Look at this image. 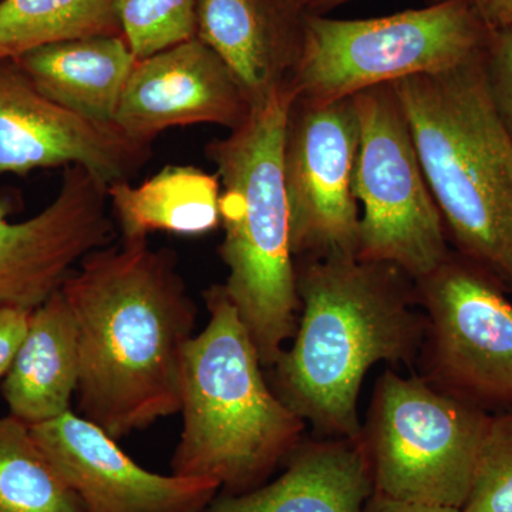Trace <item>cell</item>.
Masks as SVG:
<instances>
[{"label":"cell","instance_id":"cell-27","mask_svg":"<svg viewBox=\"0 0 512 512\" xmlns=\"http://www.w3.org/2000/svg\"><path fill=\"white\" fill-rule=\"evenodd\" d=\"M485 25L493 30H512V0H471Z\"/></svg>","mask_w":512,"mask_h":512},{"label":"cell","instance_id":"cell-2","mask_svg":"<svg viewBox=\"0 0 512 512\" xmlns=\"http://www.w3.org/2000/svg\"><path fill=\"white\" fill-rule=\"evenodd\" d=\"M301 315L269 384L316 436L362 439L357 402L379 362L412 367L426 316L402 269L357 258L295 261Z\"/></svg>","mask_w":512,"mask_h":512},{"label":"cell","instance_id":"cell-26","mask_svg":"<svg viewBox=\"0 0 512 512\" xmlns=\"http://www.w3.org/2000/svg\"><path fill=\"white\" fill-rule=\"evenodd\" d=\"M363 512H463L458 508L439 507V505L409 503V501L393 500L382 494L373 493L365 505Z\"/></svg>","mask_w":512,"mask_h":512},{"label":"cell","instance_id":"cell-5","mask_svg":"<svg viewBox=\"0 0 512 512\" xmlns=\"http://www.w3.org/2000/svg\"><path fill=\"white\" fill-rule=\"evenodd\" d=\"M293 100L286 87L205 147L221 181L222 285L265 370L284 353L301 315L282 164Z\"/></svg>","mask_w":512,"mask_h":512},{"label":"cell","instance_id":"cell-17","mask_svg":"<svg viewBox=\"0 0 512 512\" xmlns=\"http://www.w3.org/2000/svg\"><path fill=\"white\" fill-rule=\"evenodd\" d=\"M77 382L76 322L60 288L33 309L2 394L10 416L32 427L72 412Z\"/></svg>","mask_w":512,"mask_h":512},{"label":"cell","instance_id":"cell-9","mask_svg":"<svg viewBox=\"0 0 512 512\" xmlns=\"http://www.w3.org/2000/svg\"><path fill=\"white\" fill-rule=\"evenodd\" d=\"M414 286L426 316L419 376L485 413L511 410L512 303L503 284L450 252Z\"/></svg>","mask_w":512,"mask_h":512},{"label":"cell","instance_id":"cell-16","mask_svg":"<svg viewBox=\"0 0 512 512\" xmlns=\"http://www.w3.org/2000/svg\"><path fill=\"white\" fill-rule=\"evenodd\" d=\"M284 467L251 493L218 494L201 512H363L375 493L360 440H302Z\"/></svg>","mask_w":512,"mask_h":512},{"label":"cell","instance_id":"cell-7","mask_svg":"<svg viewBox=\"0 0 512 512\" xmlns=\"http://www.w3.org/2000/svg\"><path fill=\"white\" fill-rule=\"evenodd\" d=\"M488 417L419 375L384 370L360 439L375 493L461 510Z\"/></svg>","mask_w":512,"mask_h":512},{"label":"cell","instance_id":"cell-19","mask_svg":"<svg viewBox=\"0 0 512 512\" xmlns=\"http://www.w3.org/2000/svg\"><path fill=\"white\" fill-rule=\"evenodd\" d=\"M121 241L151 232L198 237L221 227V181L194 165H165L143 184L119 181L107 187Z\"/></svg>","mask_w":512,"mask_h":512},{"label":"cell","instance_id":"cell-25","mask_svg":"<svg viewBox=\"0 0 512 512\" xmlns=\"http://www.w3.org/2000/svg\"><path fill=\"white\" fill-rule=\"evenodd\" d=\"M30 309L0 306V380L8 375L16 353L28 332Z\"/></svg>","mask_w":512,"mask_h":512},{"label":"cell","instance_id":"cell-15","mask_svg":"<svg viewBox=\"0 0 512 512\" xmlns=\"http://www.w3.org/2000/svg\"><path fill=\"white\" fill-rule=\"evenodd\" d=\"M306 13L303 0H195L198 39L227 64L249 107L289 87Z\"/></svg>","mask_w":512,"mask_h":512},{"label":"cell","instance_id":"cell-11","mask_svg":"<svg viewBox=\"0 0 512 512\" xmlns=\"http://www.w3.org/2000/svg\"><path fill=\"white\" fill-rule=\"evenodd\" d=\"M107 187L82 165H69L55 200L19 222L9 220L18 195H0V306L33 311L62 288L84 256L111 244Z\"/></svg>","mask_w":512,"mask_h":512},{"label":"cell","instance_id":"cell-21","mask_svg":"<svg viewBox=\"0 0 512 512\" xmlns=\"http://www.w3.org/2000/svg\"><path fill=\"white\" fill-rule=\"evenodd\" d=\"M0 512H84L30 427L10 414L0 417Z\"/></svg>","mask_w":512,"mask_h":512},{"label":"cell","instance_id":"cell-1","mask_svg":"<svg viewBox=\"0 0 512 512\" xmlns=\"http://www.w3.org/2000/svg\"><path fill=\"white\" fill-rule=\"evenodd\" d=\"M62 292L79 342V416L114 440L180 413L197 305L171 249L147 239L96 249Z\"/></svg>","mask_w":512,"mask_h":512},{"label":"cell","instance_id":"cell-6","mask_svg":"<svg viewBox=\"0 0 512 512\" xmlns=\"http://www.w3.org/2000/svg\"><path fill=\"white\" fill-rule=\"evenodd\" d=\"M491 29L471 0L383 18L339 20L306 13L293 99L330 103L363 90L456 69L483 56Z\"/></svg>","mask_w":512,"mask_h":512},{"label":"cell","instance_id":"cell-12","mask_svg":"<svg viewBox=\"0 0 512 512\" xmlns=\"http://www.w3.org/2000/svg\"><path fill=\"white\" fill-rule=\"evenodd\" d=\"M151 144L47 99L15 59L0 60V175L82 165L110 185L130 181Z\"/></svg>","mask_w":512,"mask_h":512},{"label":"cell","instance_id":"cell-23","mask_svg":"<svg viewBox=\"0 0 512 512\" xmlns=\"http://www.w3.org/2000/svg\"><path fill=\"white\" fill-rule=\"evenodd\" d=\"M463 512H512V409L490 414Z\"/></svg>","mask_w":512,"mask_h":512},{"label":"cell","instance_id":"cell-10","mask_svg":"<svg viewBox=\"0 0 512 512\" xmlns=\"http://www.w3.org/2000/svg\"><path fill=\"white\" fill-rule=\"evenodd\" d=\"M359 141L353 97L293 100L282 164L295 261L357 258L360 214L353 174Z\"/></svg>","mask_w":512,"mask_h":512},{"label":"cell","instance_id":"cell-22","mask_svg":"<svg viewBox=\"0 0 512 512\" xmlns=\"http://www.w3.org/2000/svg\"><path fill=\"white\" fill-rule=\"evenodd\" d=\"M121 32L137 59L197 36L195 0H116Z\"/></svg>","mask_w":512,"mask_h":512},{"label":"cell","instance_id":"cell-3","mask_svg":"<svg viewBox=\"0 0 512 512\" xmlns=\"http://www.w3.org/2000/svg\"><path fill=\"white\" fill-rule=\"evenodd\" d=\"M204 299L210 320L184 352V424L171 470L215 481L222 495L247 494L284 467L308 424L272 390L224 285Z\"/></svg>","mask_w":512,"mask_h":512},{"label":"cell","instance_id":"cell-18","mask_svg":"<svg viewBox=\"0 0 512 512\" xmlns=\"http://www.w3.org/2000/svg\"><path fill=\"white\" fill-rule=\"evenodd\" d=\"M15 60L47 99L84 119L113 124L137 57L116 35L53 43Z\"/></svg>","mask_w":512,"mask_h":512},{"label":"cell","instance_id":"cell-8","mask_svg":"<svg viewBox=\"0 0 512 512\" xmlns=\"http://www.w3.org/2000/svg\"><path fill=\"white\" fill-rule=\"evenodd\" d=\"M353 99L360 121L353 195L363 207L357 259L392 264L417 281L450 255L443 217L392 84Z\"/></svg>","mask_w":512,"mask_h":512},{"label":"cell","instance_id":"cell-20","mask_svg":"<svg viewBox=\"0 0 512 512\" xmlns=\"http://www.w3.org/2000/svg\"><path fill=\"white\" fill-rule=\"evenodd\" d=\"M121 32L116 0H0V60L37 47Z\"/></svg>","mask_w":512,"mask_h":512},{"label":"cell","instance_id":"cell-28","mask_svg":"<svg viewBox=\"0 0 512 512\" xmlns=\"http://www.w3.org/2000/svg\"><path fill=\"white\" fill-rule=\"evenodd\" d=\"M348 2H352V0H303V5H305L306 12L311 15H325L330 10Z\"/></svg>","mask_w":512,"mask_h":512},{"label":"cell","instance_id":"cell-24","mask_svg":"<svg viewBox=\"0 0 512 512\" xmlns=\"http://www.w3.org/2000/svg\"><path fill=\"white\" fill-rule=\"evenodd\" d=\"M484 69L495 110L512 138V30L491 29Z\"/></svg>","mask_w":512,"mask_h":512},{"label":"cell","instance_id":"cell-13","mask_svg":"<svg viewBox=\"0 0 512 512\" xmlns=\"http://www.w3.org/2000/svg\"><path fill=\"white\" fill-rule=\"evenodd\" d=\"M30 433L84 512H201L220 494L215 481L161 476L138 466L117 440L73 412L36 424Z\"/></svg>","mask_w":512,"mask_h":512},{"label":"cell","instance_id":"cell-4","mask_svg":"<svg viewBox=\"0 0 512 512\" xmlns=\"http://www.w3.org/2000/svg\"><path fill=\"white\" fill-rule=\"evenodd\" d=\"M484 56L392 86L447 237L512 291V138L488 92Z\"/></svg>","mask_w":512,"mask_h":512},{"label":"cell","instance_id":"cell-14","mask_svg":"<svg viewBox=\"0 0 512 512\" xmlns=\"http://www.w3.org/2000/svg\"><path fill=\"white\" fill-rule=\"evenodd\" d=\"M249 103L227 64L197 36L137 59L113 124L143 143L168 128L217 124L235 130Z\"/></svg>","mask_w":512,"mask_h":512}]
</instances>
